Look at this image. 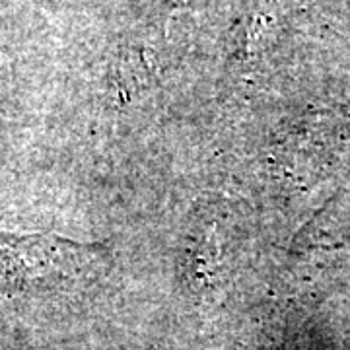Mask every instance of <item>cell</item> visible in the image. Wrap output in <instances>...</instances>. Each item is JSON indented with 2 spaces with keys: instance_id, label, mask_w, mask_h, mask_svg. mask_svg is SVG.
I'll return each instance as SVG.
<instances>
[{
  "instance_id": "obj_1",
  "label": "cell",
  "mask_w": 350,
  "mask_h": 350,
  "mask_svg": "<svg viewBox=\"0 0 350 350\" xmlns=\"http://www.w3.org/2000/svg\"><path fill=\"white\" fill-rule=\"evenodd\" d=\"M105 250L59 234L0 232V286H64L96 271Z\"/></svg>"
}]
</instances>
